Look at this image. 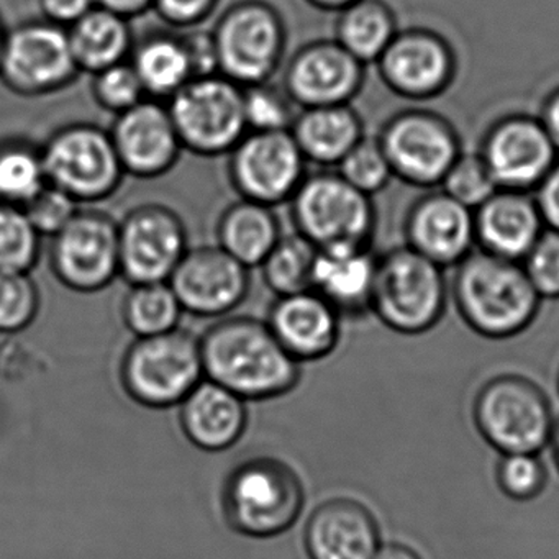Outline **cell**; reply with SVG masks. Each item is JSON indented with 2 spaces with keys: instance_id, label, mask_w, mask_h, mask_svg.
Here are the masks:
<instances>
[{
  "instance_id": "cb8c5ba5",
  "label": "cell",
  "mask_w": 559,
  "mask_h": 559,
  "mask_svg": "<svg viewBox=\"0 0 559 559\" xmlns=\"http://www.w3.org/2000/svg\"><path fill=\"white\" fill-rule=\"evenodd\" d=\"M267 326L294 358H322L338 342L340 313L316 290H304L277 297Z\"/></svg>"
},
{
  "instance_id": "ac0fdd59",
  "label": "cell",
  "mask_w": 559,
  "mask_h": 559,
  "mask_svg": "<svg viewBox=\"0 0 559 559\" xmlns=\"http://www.w3.org/2000/svg\"><path fill=\"white\" fill-rule=\"evenodd\" d=\"M109 133L123 171L136 179L163 178L185 152L168 106L150 97L117 116Z\"/></svg>"
},
{
  "instance_id": "f907efd6",
  "label": "cell",
  "mask_w": 559,
  "mask_h": 559,
  "mask_svg": "<svg viewBox=\"0 0 559 559\" xmlns=\"http://www.w3.org/2000/svg\"><path fill=\"white\" fill-rule=\"evenodd\" d=\"M316 8L323 9V11H345L349 5L355 4L358 0H310Z\"/></svg>"
},
{
  "instance_id": "2e32d148",
  "label": "cell",
  "mask_w": 559,
  "mask_h": 559,
  "mask_svg": "<svg viewBox=\"0 0 559 559\" xmlns=\"http://www.w3.org/2000/svg\"><path fill=\"white\" fill-rule=\"evenodd\" d=\"M250 271L218 245H202L186 251L168 283L182 310L199 317H221L247 299Z\"/></svg>"
},
{
  "instance_id": "836d02e7",
  "label": "cell",
  "mask_w": 559,
  "mask_h": 559,
  "mask_svg": "<svg viewBox=\"0 0 559 559\" xmlns=\"http://www.w3.org/2000/svg\"><path fill=\"white\" fill-rule=\"evenodd\" d=\"M47 185L40 146L27 142L0 146V202L25 207Z\"/></svg>"
},
{
  "instance_id": "d6986e66",
  "label": "cell",
  "mask_w": 559,
  "mask_h": 559,
  "mask_svg": "<svg viewBox=\"0 0 559 559\" xmlns=\"http://www.w3.org/2000/svg\"><path fill=\"white\" fill-rule=\"evenodd\" d=\"M361 86V61L336 40L304 45L284 71V91L300 109L349 104Z\"/></svg>"
},
{
  "instance_id": "c3c4849f",
  "label": "cell",
  "mask_w": 559,
  "mask_h": 559,
  "mask_svg": "<svg viewBox=\"0 0 559 559\" xmlns=\"http://www.w3.org/2000/svg\"><path fill=\"white\" fill-rule=\"evenodd\" d=\"M97 2H99V8L116 12L126 19L142 14L148 5L153 4V0H97Z\"/></svg>"
},
{
  "instance_id": "8fae6325",
  "label": "cell",
  "mask_w": 559,
  "mask_h": 559,
  "mask_svg": "<svg viewBox=\"0 0 559 559\" xmlns=\"http://www.w3.org/2000/svg\"><path fill=\"white\" fill-rule=\"evenodd\" d=\"M50 267L58 283L74 293L107 289L120 277L119 222L99 209H80L51 238Z\"/></svg>"
},
{
  "instance_id": "ffe728a7",
  "label": "cell",
  "mask_w": 559,
  "mask_h": 559,
  "mask_svg": "<svg viewBox=\"0 0 559 559\" xmlns=\"http://www.w3.org/2000/svg\"><path fill=\"white\" fill-rule=\"evenodd\" d=\"M378 64L385 84L412 99L438 96L454 76L451 48L427 28L397 32Z\"/></svg>"
},
{
  "instance_id": "8992f818",
  "label": "cell",
  "mask_w": 559,
  "mask_h": 559,
  "mask_svg": "<svg viewBox=\"0 0 559 559\" xmlns=\"http://www.w3.org/2000/svg\"><path fill=\"white\" fill-rule=\"evenodd\" d=\"M474 421L484 440L502 454H538L555 430L545 392L515 374L497 376L480 388L474 401Z\"/></svg>"
},
{
  "instance_id": "f35d334b",
  "label": "cell",
  "mask_w": 559,
  "mask_h": 559,
  "mask_svg": "<svg viewBox=\"0 0 559 559\" xmlns=\"http://www.w3.org/2000/svg\"><path fill=\"white\" fill-rule=\"evenodd\" d=\"M93 97L100 109L117 117L139 106L148 96L135 68L127 60L94 74Z\"/></svg>"
},
{
  "instance_id": "9c48e42d",
  "label": "cell",
  "mask_w": 559,
  "mask_h": 559,
  "mask_svg": "<svg viewBox=\"0 0 559 559\" xmlns=\"http://www.w3.org/2000/svg\"><path fill=\"white\" fill-rule=\"evenodd\" d=\"M217 71L241 87L270 83L287 48L280 15L267 5L243 4L231 9L212 34Z\"/></svg>"
},
{
  "instance_id": "d6a6232c",
  "label": "cell",
  "mask_w": 559,
  "mask_h": 559,
  "mask_svg": "<svg viewBox=\"0 0 559 559\" xmlns=\"http://www.w3.org/2000/svg\"><path fill=\"white\" fill-rule=\"evenodd\" d=\"M127 326L139 338L178 329L182 307L169 283L130 286L122 306Z\"/></svg>"
},
{
  "instance_id": "52a82bcc",
  "label": "cell",
  "mask_w": 559,
  "mask_h": 559,
  "mask_svg": "<svg viewBox=\"0 0 559 559\" xmlns=\"http://www.w3.org/2000/svg\"><path fill=\"white\" fill-rule=\"evenodd\" d=\"M289 205L296 231L319 250L371 243V198L353 188L338 173L307 175Z\"/></svg>"
},
{
  "instance_id": "30bf717a",
  "label": "cell",
  "mask_w": 559,
  "mask_h": 559,
  "mask_svg": "<svg viewBox=\"0 0 559 559\" xmlns=\"http://www.w3.org/2000/svg\"><path fill=\"white\" fill-rule=\"evenodd\" d=\"M81 71L68 28L51 22H28L5 34L0 80L22 97H44L76 83Z\"/></svg>"
},
{
  "instance_id": "ba28073f",
  "label": "cell",
  "mask_w": 559,
  "mask_h": 559,
  "mask_svg": "<svg viewBox=\"0 0 559 559\" xmlns=\"http://www.w3.org/2000/svg\"><path fill=\"white\" fill-rule=\"evenodd\" d=\"M302 503V484L297 474L271 457L248 461L238 467L225 489L228 520L247 535L284 532L299 516Z\"/></svg>"
},
{
  "instance_id": "b9f144b4",
  "label": "cell",
  "mask_w": 559,
  "mask_h": 559,
  "mask_svg": "<svg viewBox=\"0 0 559 559\" xmlns=\"http://www.w3.org/2000/svg\"><path fill=\"white\" fill-rule=\"evenodd\" d=\"M80 205L76 199L57 186L47 185L22 209L41 238H53L73 221L74 215L80 212Z\"/></svg>"
},
{
  "instance_id": "60d3db41",
  "label": "cell",
  "mask_w": 559,
  "mask_h": 559,
  "mask_svg": "<svg viewBox=\"0 0 559 559\" xmlns=\"http://www.w3.org/2000/svg\"><path fill=\"white\" fill-rule=\"evenodd\" d=\"M497 484L513 500H532L546 486V471L535 453L502 454L497 466Z\"/></svg>"
},
{
  "instance_id": "7c38bea8",
  "label": "cell",
  "mask_w": 559,
  "mask_h": 559,
  "mask_svg": "<svg viewBox=\"0 0 559 559\" xmlns=\"http://www.w3.org/2000/svg\"><path fill=\"white\" fill-rule=\"evenodd\" d=\"M306 178L307 159L290 130L248 132L228 153V179L247 201L289 204Z\"/></svg>"
},
{
  "instance_id": "7a4b0ae2",
  "label": "cell",
  "mask_w": 559,
  "mask_h": 559,
  "mask_svg": "<svg viewBox=\"0 0 559 559\" xmlns=\"http://www.w3.org/2000/svg\"><path fill=\"white\" fill-rule=\"evenodd\" d=\"M454 302L464 322L487 338H510L528 329L542 297L519 261L474 250L456 264Z\"/></svg>"
},
{
  "instance_id": "d4e9b609",
  "label": "cell",
  "mask_w": 559,
  "mask_h": 559,
  "mask_svg": "<svg viewBox=\"0 0 559 559\" xmlns=\"http://www.w3.org/2000/svg\"><path fill=\"white\" fill-rule=\"evenodd\" d=\"M378 257L368 247L319 250L312 274V290L335 307L340 316H359L371 310Z\"/></svg>"
},
{
  "instance_id": "4fadbf2b",
  "label": "cell",
  "mask_w": 559,
  "mask_h": 559,
  "mask_svg": "<svg viewBox=\"0 0 559 559\" xmlns=\"http://www.w3.org/2000/svg\"><path fill=\"white\" fill-rule=\"evenodd\" d=\"M189 248L188 228L175 209L136 205L119 222L120 277L129 286L168 283Z\"/></svg>"
},
{
  "instance_id": "f546056e",
  "label": "cell",
  "mask_w": 559,
  "mask_h": 559,
  "mask_svg": "<svg viewBox=\"0 0 559 559\" xmlns=\"http://www.w3.org/2000/svg\"><path fill=\"white\" fill-rule=\"evenodd\" d=\"M68 37L81 74L91 76L129 60L135 45L127 19L104 8L93 9L71 25Z\"/></svg>"
},
{
  "instance_id": "f1b7e54d",
  "label": "cell",
  "mask_w": 559,
  "mask_h": 559,
  "mask_svg": "<svg viewBox=\"0 0 559 559\" xmlns=\"http://www.w3.org/2000/svg\"><path fill=\"white\" fill-rule=\"evenodd\" d=\"M186 431L199 447L221 450L240 437L245 408L230 389L204 382L192 389L182 408Z\"/></svg>"
},
{
  "instance_id": "5b68a950",
  "label": "cell",
  "mask_w": 559,
  "mask_h": 559,
  "mask_svg": "<svg viewBox=\"0 0 559 559\" xmlns=\"http://www.w3.org/2000/svg\"><path fill=\"white\" fill-rule=\"evenodd\" d=\"M166 106L182 148L192 155H228L248 133L243 87L221 73L194 78Z\"/></svg>"
},
{
  "instance_id": "7402d4cb",
  "label": "cell",
  "mask_w": 559,
  "mask_h": 559,
  "mask_svg": "<svg viewBox=\"0 0 559 559\" xmlns=\"http://www.w3.org/2000/svg\"><path fill=\"white\" fill-rule=\"evenodd\" d=\"M306 545L312 559H374L381 536L368 507L353 499H332L310 516Z\"/></svg>"
},
{
  "instance_id": "6da1fadb",
  "label": "cell",
  "mask_w": 559,
  "mask_h": 559,
  "mask_svg": "<svg viewBox=\"0 0 559 559\" xmlns=\"http://www.w3.org/2000/svg\"><path fill=\"white\" fill-rule=\"evenodd\" d=\"M202 365L217 384L237 395L267 397L293 388L296 358L267 323L251 317L222 320L201 342Z\"/></svg>"
},
{
  "instance_id": "484cf974",
  "label": "cell",
  "mask_w": 559,
  "mask_h": 559,
  "mask_svg": "<svg viewBox=\"0 0 559 559\" xmlns=\"http://www.w3.org/2000/svg\"><path fill=\"white\" fill-rule=\"evenodd\" d=\"M290 133L307 163L323 168L338 166L365 136L361 120L349 104L302 109Z\"/></svg>"
},
{
  "instance_id": "e575fe53",
  "label": "cell",
  "mask_w": 559,
  "mask_h": 559,
  "mask_svg": "<svg viewBox=\"0 0 559 559\" xmlns=\"http://www.w3.org/2000/svg\"><path fill=\"white\" fill-rule=\"evenodd\" d=\"M40 254V234L24 209L0 202V273H32Z\"/></svg>"
},
{
  "instance_id": "f5cc1de1",
  "label": "cell",
  "mask_w": 559,
  "mask_h": 559,
  "mask_svg": "<svg viewBox=\"0 0 559 559\" xmlns=\"http://www.w3.org/2000/svg\"><path fill=\"white\" fill-rule=\"evenodd\" d=\"M4 40L5 32L4 28H2V25H0V57H2V48H4Z\"/></svg>"
},
{
  "instance_id": "816d5d0a",
  "label": "cell",
  "mask_w": 559,
  "mask_h": 559,
  "mask_svg": "<svg viewBox=\"0 0 559 559\" xmlns=\"http://www.w3.org/2000/svg\"><path fill=\"white\" fill-rule=\"evenodd\" d=\"M551 444H552V454H555V461H556V464H558V469H559V424L555 425V430H552Z\"/></svg>"
},
{
  "instance_id": "83f0119b",
  "label": "cell",
  "mask_w": 559,
  "mask_h": 559,
  "mask_svg": "<svg viewBox=\"0 0 559 559\" xmlns=\"http://www.w3.org/2000/svg\"><path fill=\"white\" fill-rule=\"evenodd\" d=\"M283 234L273 207L247 199L228 205L215 228L218 247L248 270L261 266Z\"/></svg>"
},
{
  "instance_id": "7dc6e473",
  "label": "cell",
  "mask_w": 559,
  "mask_h": 559,
  "mask_svg": "<svg viewBox=\"0 0 559 559\" xmlns=\"http://www.w3.org/2000/svg\"><path fill=\"white\" fill-rule=\"evenodd\" d=\"M539 122L545 127L546 133L559 153V90L546 99Z\"/></svg>"
},
{
  "instance_id": "e0dca14e",
  "label": "cell",
  "mask_w": 559,
  "mask_h": 559,
  "mask_svg": "<svg viewBox=\"0 0 559 559\" xmlns=\"http://www.w3.org/2000/svg\"><path fill=\"white\" fill-rule=\"evenodd\" d=\"M480 156L497 188L520 192L538 188L559 159L543 123L523 116L496 123L486 136Z\"/></svg>"
},
{
  "instance_id": "9a60e30c",
  "label": "cell",
  "mask_w": 559,
  "mask_h": 559,
  "mask_svg": "<svg viewBox=\"0 0 559 559\" xmlns=\"http://www.w3.org/2000/svg\"><path fill=\"white\" fill-rule=\"evenodd\" d=\"M379 143L394 176L418 188L440 186L461 155L453 127L424 110L394 117L379 136Z\"/></svg>"
},
{
  "instance_id": "5bb4252c",
  "label": "cell",
  "mask_w": 559,
  "mask_h": 559,
  "mask_svg": "<svg viewBox=\"0 0 559 559\" xmlns=\"http://www.w3.org/2000/svg\"><path fill=\"white\" fill-rule=\"evenodd\" d=\"M202 369L201 343L188 332L175 329L139 338L127 353L123 379L136 401L171 405L188 397Z\"/></svg>"
},
{
  "instance_id": "ab89813d",
  "label": "cell",
  "mask_w": 559,
  "mask_h": 559,
  "mask_svg": "<svg viewBox=\"0 0 559 559\" xmlns=\"http://www.w3.org/2000/svg\"><path fill=\"white\" fill-rule=\"evenodd\" d=\"M40 309V290L31 273H0V332L31 325Z\"/></svg>"
},
{
  "instance_id": "4dcf8cb0",
  "label": "cell",
  "mask_w": 559,
  "mask_h": 559,
  "mask_svg": "<svg viewBox=\"0 0 559 559\" xmlns=\"http://www.w3.org/2000/svg\"><path fill=\"white\" fill-rule=\"evenodd\" d=\"M397 35V19L384 0H358L336 24L335 40L362 64L374 63Z\"/></svg>"
},
{
  "instance_id": "4316f807",
  "label": "cell",
  "mask_w": 559,
  "mask_h": 559,
  "mask_svg": "<svg viewBox=\"0 0 559 559\" xmlns=\"http://www.w3.org/2000/svg\"><path fill=\"white\" fill-rule=\"evenodd\" d=\"M130 63L135 68L146 96L168 103L181 87L194 80V60L188 35H146L133 45Z\"/></svg>"
},
{
  "instance_id": "f6af8a7d",
  "label": "cell",
  "mask_w": 559,
  "mask_h": 559,
  "mask_svg": "<svg viewBox=\"0 0 559 559\" xmlns=\"http://www.w3.org/2000/svg\"><path fill=\"white\" fill-rule=\"evenodd\" d=\"M535 202L545 228L559 231V159L535 189Z\"/></svg>"
},
{
  "instance_id": "d590c367",
  "label": "cell",
  "mask_w": 559,
  "mask_h": 559,
  "mask_svg": "<svg viewBox=\"0 0 559 559\" xmlns=\"http://www.w3.org/2000/svg\"><path fill=\"white\" fill-rule=\"evenodd\" d=\"M248 132H286L296 120V104L284 87L261 83L243 87Z\"/></svg>"
},
{
  "instance_id": "44dd1931",
  "label": "cell",
  "mask_w": 559,
  "mask_h": 559,
  "mask_svg": "<svg viewBox=\"0 0 559 559\" xmlns=\"http://www.w3.org/2000/svg\"><path fill=\"white\" fill-rule=\"evenodd\" d=\"M407 247L441 267L456 266L476 245L474 211L447 192H431L412 207Z\"/></svg>"
},
{
  "instance_id": "8d00e7d4",
  "label": "cell",
  "mask_w": 559,
  "mask_h": 559,
  "mask_svg": "<svg viewBox=\"0 0 559 559\" xmlns=\"http://www.w3.org/2000/svg\"><path fill=\"white\" fill-rule=\"evenodd\" d=\"M336 168L343 179L369 198L374 192L382 191L391 178H394L379 139L368 136H362Z\"/></svg>"
},
{
  "instance_id": "7bdbcfd3",
  "label": "cell",
  "mask_w": 559,
  "mask_h": 559,
  "mask_svg": "<svg viewBox=\"0 0 559 559\" xmlns=\"http://www.w3.org/2000/svg\"><path fill=\"white\" fill-rule=\"evenodd\" d=\"M522 266L542 299H559V231L545 228Z\"/></svg>"
},
{
  "instance_id": "bcb514c9",
  "label": "cell",
  "mask_w": 559,
  "mask_h": 559,
  "mask_svg": "<svg viewBox=\"0 0 559 559\" xmlns=\"http://www.w3.org/2000/svg\"><path fill=\"white\" fill-rule=\"evenodd\" d=\"M93 4L94 0H41L47 21L64 28L76 24L87 12L93 11Z\"/></svg>"
},
{
  "instance_id": "603a6c76",
  "label": "cell",
  "mask_w": 559,
  "mask_h": 559,
  "mask_svg": "<svg viewBox=\"0 0 559 559\" xmlns=\"http://www.w3.org/2000/svg\"><path fill=\"white\" fill-rule=\"evenodd\" d=\"M476 243L480 250L523 261L545 230L535 199L530 192L499 189L474 211Z\"/></svg>"
},
{
  "instance_id": "681fc988",
  "label": "cell",
  "mask_w": 559,
  "mask_h": 559,
  "mask_svg": "<svg viewBox=\"0 0 559 559\" xmlns=\"http://www.w3.org/2000/svg\"><path fill=\"white\" fill-rule=\"evenodd\" d=\"M374 559H421L415 549L408 548L401 543H391V545H381L376 552Z\"/></svg>"
},
{
  "instance_id": "ee69618b",
  "label": "cell",
  "mask_w": 559,
  "mask_h": 559,
  "mask_svg": "<svg viewBox=\"0 0 559 559\" xmlns=\"http://www.w3.org/2000/svg\"><path fill=\"white\" fill-rule=\"evenodd\" d=\"M163 21L178 28L194 27L209 17L214 0H153Z\"/></svg>"
},
{
  "instance_id": "277c9868",
  "label": "cell",
  "mask_w": 559,
  "mask_h": 559,
  "mask_svg": "<svg viewBox=\"0 0 559 559\" xmlns=\"http://www.w3.org/2000/svg\"><path fill=\"white\" fill-rule=\"evenodd\" d=\"M40 148L48 185L57 186L80 204L112 198L127 176L109 130L96 123L60 127Z\"/></svg>"
},
{
  "instance_id": "3957f363",
  "label": "cell",
  "mask_w": 559,
  "mask_h": 559,
  "mask_svg": "<svg viewBox=\"0 0 559 559\" xmlns=\"http://www.w3.org/2000/svg\"><path fill=\"white\" fill-rule=\"evenodd\" d=\"M447 297L444 267L407 245L378 258L371 310L394 332H427L443 316Z\"/></svg>"
},
{
  "instance_id": "74e56055",
  "label": "cell",
  "mask_w": 559,
  "mask_h": 559,
  "mask_svg": "<svg viewBox=\"0 0 559 559\" xmlns=\"http://www.w3.org/2000/svg\"><path fill=\"white\" fill-rule=\"evenodd\" d=\"M440 186L441 191L473 211L499 191L480 153L479 155L461 153Z\"/></svg>"
},
{
  "instance_id": "db71d44e",
  "label": "cell",
  "mask_w": 559,
  "mask_h": 559,
  "mask_svg": "<svg viewBox=\"0 0 559 559\" xmlns=\"http://www.w3.org/2000/svg\"><path fill=\"white\" fill-rule=\"evenodd\" d=\"M558 385H559V374H558Z\"/></svg>"
},
{
  "instance_id": "1f68e13d",
  "label": "cell",
  "mask_w": 559,
  "mask_h": 559,
  "mask_svg": "<svg viewBox=\"0 0 559 559\" xmlns=\"http://www.w3.org/2000/svg\"><path fill=\"white\" fill-rule=\"evenodd\" d=\"M317 254L319 248L299 231L283 234L260 266L267 289L276 297L312 289Z\"/></svg>"
}]
</instances>
